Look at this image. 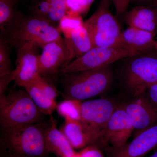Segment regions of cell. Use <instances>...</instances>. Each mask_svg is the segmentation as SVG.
<instances>
[{
	"label": "cell",
	"mask_w": 157,
	"mask_h": 157,
	"mask_svg": "<svg viewBox=\"0 0 157 157\" xmlns=\"http://www.w3.org/2000/svg\"><path fill=\"white\" fill-rule=\"evenodd\" d=\"M94 0H67V12L80 14L85 13Z\"/></svg>",
	"instance_id": "cell-26"
},
{
	"label": "cell",
	"mask_w": 157,
	"mask_h": 157,
	"mask_svg": "<svg viewBox=\"0 0 157 157\" xmlns=\"http://www.w3.org/2000/svg\"><path fill=\"white\" fill-rule=\"evenodd\" d=\"M155 35L147 31L129 27L121 34L118 45L144 53L155 49Z\"/></svg>",
	"instance_id": "cell-15"
},
{
	"label": "cell",
	"mask_w": 157,
	"mask_h": 157,
	"mask_svg": "<svg viewBox=\"0 0 157 157\" xmlns=\"http://www.w3.org/2000/svg\"><path fill=\"white\" fill-rule=\"evenodd\" d=\"M157 146V125L135 136L122 147L115 150L110 157H143Z\"/></svg>",
	"instance_id": "cell-13"
},
{
	"label": "cell",
	"mask_w": 157,
	"mask_h": 157,
	"mask_svg": "<svg viewBox=\"0 0 157 157\" xmlns=\"http://www.w3.org/2000/svg\"><path fill=\"white\" fill-rule=\"evenodd\" d=\"M65 99L82 101L105 92L112 81L109 66L95 70L67 73L62 75Z\"/></svg>",
	"instance_id": "cell-3"
},
{
	"label": "cell",
	"mask_w": 157,
	"mask_h": 157,
	"mask_svg": "<svg viewBox=\"0 0 157 157\" xmlns=\"http://www.w3.org/2000/svg\"><path fill=\"white\" fill-rule=\"evenodd\" d=\"M152 6L155 8L157 10V0H155L153 2L152 4Z\"/></svg>",
	"instance_id": "cell-32"
},
{
	"label": "cell",
	"mask_w": 157,
	"mask_h": 157,
	"mask_svg": "<svg viewBox=\"0 0 157 157\" xmlns=\"http://www.w3.org/2000/svg\"><path fill=\"white\" fill-rule=\"evenodd\" d=\"M39 47L33 43H26L16 49L15 85L23 88L39 74Z\"/></svg>",
	"instance_id": "cell-10"
},
{
	"label": "cell",
	"mask_w": 157,
	"mask_h": 157,
	"mask_svg": "<svg viewBox=\"0 0 157 157\" xmlns=\"http://www.w3.org/2000/svg\"><path fill=\"white\" fill-rule=\"evenodd\" d=\"M150 157H157V150Z\"/></svg>",
	"instance_id": "cell-33"
},
{
	"label": "cell",
	"mask_w": 157,
	"mask_h": 157,
	"mask_svg": "<svg viewBox=\"0 0 157 157\" xmlns=\"http://www.w3.org/2000/svg\"><path fill=\"white\" fill-rule=\"evenodd\" d=\"M129 27L157 34V10L153 6H137L125 16Z\"/></svg>",
	"instance_id": "cell-17"
},
{
	"label": "cell",
	"mask_w": 157,
	"mask_h": 157,
	"mask_svg": "<svg viewBox=\"0 0 157 157\" xmlns=\"http://www.w3.org/2000/svg\"><path fill=\"white\" fill-rule=\"evenodd\" d=\"M11 46L3 38H0V76H4L13 71L11 67L10 53Z\"/></svg>",
	"instance_id": "cell-23"
},
{
	"label": "cell",
	"mask_w": 157,
	"mask_h": 157,
	"mask_svg": "<svg viewBox=\"0 0 157 157\" xmlns=\"http://www.w3.org/2000/svg\"><path fill=\"white\" fill-rule=\"evenodd\" d=\"M82 17L80 14L67 12L60 21L58 27L64 37L67 36L75 29L84 25Z\"/></svg>",
	"instance_id": "cell-22"
},
{
	"label": "cell",
	"mask_w": 157,
	"mask_h": 157,
	"mask_svg": "<svg viewBox=\"0 0 157 157\" xmlns=\"http://www.w3.org/2000/svg\"><path fill=\"white\" fill-rule=\"evenodd\" d=\"M44 116L25 90H11L6 94L0 96L2 128L39 123Z\"/></svg>",
	"instance_id": "cell-4"
},
{
	"label": "cell",
	"mask_w": 157,
	"mask_h": 157,
	"mask_svg": "<svg viewBox=\"0 0 157 157\" xmlns=\"http://www.w3.org/2000/svg\"><path fill=\"white\" fill-rule=\"evenodd\" d=\"M50 10L49 0H37L31 7V14L36 17L48 20Z\"/></svg>",
	"instance_id": "cell-25"
},
{
	"label": "cell",
	"mask_w": 157,
	"mask_h": 157,
	"mask_svg": "<svg viewBox=\"0 0 157 157\" xmlns=\"http://www.w3.org/2000/svg\"><path fill=\"white\" fill-rule=\"evenodd\" d=\"M121 45L94 47L62 69L61 75L100 69L121 59L139 54Z\"/></svg>",
	"instance_id": "cell-7"
},
{
	"label": "cell",
	"mask_w": 157,
	"mask_h": 157,
	"mask_svg": "<svg viewBox=\"0 0 157 157\" xmlns=\"http://www.w3.org/2000/svg\"><path fill=\"white\" fill-rule=\"evenodd\" d=\"M17 0H0V29L2 34L14 22L19 11L16 10Z\"/></svg>",
	"instance_id": "cell-20"
},
{
	"label": "cell",
	"mask_w": 157,
	"mask_h": 157,
	"mask_svg": "<svg viewBox=\"0 0 157 157\" xmlns=\"http://www.w3.org/2000/svg\"><path fill=\"white\" fill-rule=\"evenodd\" d=\"M16 76L15 70L2 76H0V96L6 94L8 86L11 81H14Z\"/></svg>",
	"instance_id": "cell-28"
},
{
	"label": "cell",
	"mask_w": 157,
	"mask_h": 157,
	"mask_svg": "<svg viewBox=\"0 0 157 157\" xmlns=\"http://www.w3.org/2000/svg\"><path fill=\"white\" fill-rule=\"evenodd\" d=\"M134 131V127L123 105L118 106L107 122L102 145L109 144L113 150L120 148L127 143Z\"/></svg>",
	"instance_id": "cell-9"
},
{
	"label": "cell",
	"mask_w": 157,
	"mask_h": 157,
	"mask_svg": "<svg viewBox=\"0 0 157 157\" xmlns=\"http://www.w3.org/2000/svg\"><path fill=\"white\" fill-rule=\"evenodd\" d=\"M138 6H145V5L152 4L155 0H131Z\"/></svg>",
	"instance_id": "cell-31"
},
{
	"label": "cell",
	"mask_w": 157,
	"mask_h": 157,
	"mask_svg": "<svg viewBox=\"0 0 157 157\" xmlns=\"http://www.w3.org/2000/svg\"><path fill=\"white\" fill-rule=\"evenodd\" d=\"M82 101L72 99H65L57 104L56 110L64 119L81 121Z\"/></svg>",
	"instance_id": "cell-21"
},
{
	"label": "cell",
	"mask_w": 157,
	"mask_h": 157,
	"mask_svg": "<svg viewBox=\"0 0 157 157\" xmlns=\"http://www.w3.org/2000/svg\"><path fill=\"white\" fill-rule=\"evenodd\" d=\"M109 0H102L94 14L84 21L94 47L118 45L122 32L109 10Z\"/></svg>",
	"instance_id": "cell-6"
},
{
	"label": "cell",
	"mask_w": 157,
	"mask_h": 157,
	"mask_svg": "<svg viewBox=\"0 0 157 157\" xmlns=\"http://www.w3.org/2000/svg\"><path fill=\"white\" fill-rule=\"evenodd\" d=\"M58 26L49 20L33 15L24 16L18 13L14 23L2 34L11 47L16 49L26 43L42 47L49 42L61 38Z\"/></svg>",
	"instance_id": "cell-2"
},
{
	"label": "cell",
	"mask_w": 157,
	"mask_h": 157,
	"mask_svg": "<svg viewBox=\"0 0 157 157\" xmlns=\"http://www.w3.org/2000/svg\"><path fill=\"white\" fill-rule=\"evenodd\" d=\"M117 107L113 101L106 98L82 101L81 121L92 135L95 146L102 145L106 125Z\"/></svg>",
	"instance_id": "cell-8"
},
{
	"label": "cell",
	"mask_w": 157,
	"mask_h": 157,
	"mask_svg": "<svg viewBox=\"0 0 157 157\" xmlns=\"http://www.w3.org/2000/svg\"><path fill=\"white\" fill-rule=\"evenodd\" d=\"M44 135L46 148L49 153H53L58 157H74L77 155L67 137L58 129L57 122L52 117L47 124H44Z\"/></svg>",
	"instance_id": "cell-14"
},
{
	"label": "cell",
	"mask_w": 157,
	"mask_h": 157,
	"mask_svg": "<svg viewBox=\"0 0 157 157\" xmlns=\"http://www.w3.org/2000/svg\"><path fill=\"white\" fill-rule=\"evenodd\" d=\"M42 48L39 58V74L48 78L60 73L67 60L63 38L49 42Z\"/></svg>",
	"instance_id": "cell-12"
},
{
	"label": "cell",
	"mask_w": 157,
	"mask_h": 157,
	"mask_svg": "<svg viewBox=\"0 0 157 157\" xmlns=\"http://www.w3.org/2000/svg\"><path fill=\"white\" fill-rule=\"evenodd\" d=\"M23 88L27 92L37 107L44 115H51L56 109L57 105L56 101L48 98L43 93L35 77Z\"/></svg>",
	"instance_id": "cell-19"
},
{
	"label": "cell",
	"mask_w": 157,
	"mask_h": 157,
	"mask_svg": "<svg viewBox=\"0 0 157 157\" xmlns=\"http://www.w3.org/2000/svg\"><path fill=\"white\" fill-rule=\"evenodd\" d=\"M155 49L157 53V41H156L155 45Z\"/></svg>",
	"instance_id": "cell-34"
},
{
	"label": "cell",
	"mask_w": 157,
	"mask_h": 157,
	"mask_svg": "<svg viewBox=\"0 0 157 157\" xmlns=\"http://www.w3.org/2000/svg\"><path fill=\"white\" fill-rule=\"evenodd\" d=\"M78 153L79 157H104L101 150L95 145L86 147Z\"/></svg>",
	"instance_id": "cell-27"
},
{
	"label": "cell",
	"mask_w": 157,
	"mask_h": 157,
	"mask_svg": "<svg viewBox=\"0 0 157 157\" xmlns=\"http://www.w3.org/2000/svg\"><path fill=\"white\" fill-rule=\"evenodd\" d=\"M50 10L48 20L58 26L60 21L67 12V0H49Z\"/></svg>",
	"instance_id": "cell-24"
},
{
	"label": "cell",
	"mask_w": 157,
	"mask_h": 157,
	"mask_svg": "<svg viewBox=\"0 0 157 157\" xmlns=\"http://www.w3.org/2000/svg\"><path fill=\"white\" fill-rule=\"evenodd\" d=\"M117 14L121 15L126 11L131 0H112Z\"/></svg>",
	"instance_id": "cell-29"
},
{
	"label": "cell",
	"mask_w": 157,
	"mask_h": 157,
	"mask_svg": "<svg viewBox=\"0 0 157 157\" xmlns=\"http://www.w3.org/2000/svg\"><path fill=\"white\" fill-rule=\"evenodd\" d=\"M63 39L67 53L66 65L94 47L84 24L74 30L67 36L63 37Z\"/></svg>",
	"instance_id": "cell-16"
},
{
	"label": "cell",
	"mask_w": 157,
	"mask_h": 157,
	"mask_svg": "<svg viewBox=\"0 0 157 157\" xmlns=\"http://www.w3.org/2000/svg\"><path fill=\"white\" fill-rule=\"evenodd\" d=\"M60 130L74 149H78L95 145L94 137L81 121L65 119Z\"/></svg>",
	"instance_id": "cell-18"
},
{
	"label": "cell",
	"mask_w": 157,
	"mask_h": 157,
	"mask_svg": "<svg viewBox=\"0 0 157 157\" xmlns=\"http://www.w3.org/2000/svg\"><path fill=\"white\" fill-rule=\"evenodd\" d=\"M144 94L157 108V83L150 86Z\"/></svg>",
	"instance_id": "cell-30"
},
{
	"label": "cell",
	"mask_w": 157,
	"mask_h": 157,
	"mask_svg": "<svg viewBox=\"0 0 157 157\" xmlns=\"http://www.w3.org/2000/svg\"><path fill=\"white\" fill-rule=\"evenodd\" d=\"M124 71L125 87L135 98L143 95L157 83V53L155 49L128 57Z\"/></svg>",
	"instance_id": "cell-5"
},
{
	"label": "cell",
	"mask_w": 157,
	"mask_h": 157,
	"mask_svg": "<svg viewBox=\"0 0 157 157\" xmlns=\"http://www.w3.org/2000/svg\"><path fill=\"white\" fill-rule=\"evenodd\" d=\"M1 143L8 157H48L44 124L19 125L2 128Z\"/></svg>",
	"instance_id": "cell-1"
},
{
	"label": "cell",
	"mask_w": 157,
	"mask_h": 157,
	"mask_svg": "<svg viewBox=\"0 0 157 157\" xmlns=\"http://www.w3.org/2000/svg\"><path fill=\"white\" fill-rule=\"evenodd\" d=\"M124 105V109L136 130L135 136L157 125V108L145 94Z\"/></svg>",
	"instance_id": "cell-11"
}]
</instances>
